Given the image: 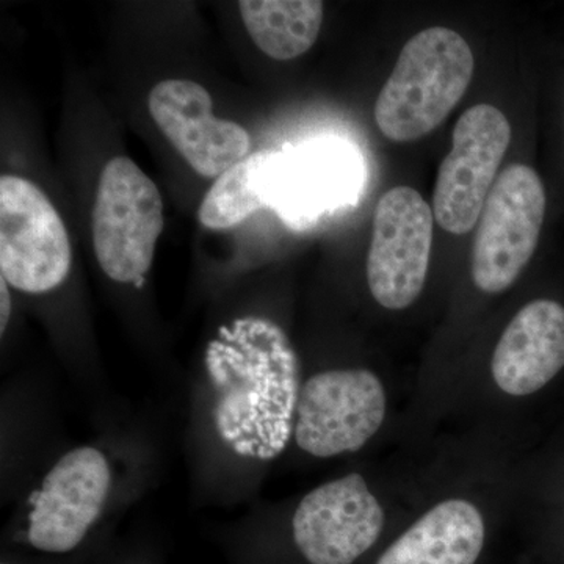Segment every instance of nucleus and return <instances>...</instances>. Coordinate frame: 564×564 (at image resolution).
<instances>
[{"mask_svg": "<svg viewBox=\"0 0 564 564\" xmlns=\"http://www.w3.org/2000/svg\"><path fill=\"white\" fill-rule=\"evenodd\" d=\"M210 426L237 458L272 462L293 437L299 404V356L269 318L220 326L204 355Z\"/></svg>", "mask_w": 564, "mask_h": 564, "instance_id": "obj_1", "label": "nucleus"}, {"mask_svg": "<svg viewBox=\"0 0 564 564\" xmlns=\"http://www.w3.org/2000/svg\"><path fill=\"white\" fill-rule=\"evenodd\" d=\"M474 66L473 50L458 32L415 33L375 102V121L386 139L408 143L443 124L469 88Z\"/></svg>", "mask_w": 564, "mask_h": 564, "instance_id": "obj_2", "label": "nucleus"}, {"mask_svg": "<svg viewBox=\"0 0 564 564\" xmlns=\"http://www.w3.org/2000/svg\"><path fill=\"white\" fill-rule=\"evenodd\" d=\"M162 231L158 185L131 159H111L99 177L93 207V245L102 272L140 288Z\"/></svg>", "mask_w": 564, "mask_h": 564, "instance_id": "obj_3", "label": "nucleus"}, {"mask_svg": "<svg viewBox=\"0 0 564 564\" xmlns=\"http://www.w3.org/2000/svg\"><path fill=\"white\" fill-rule=\"evenodd\" d=\"M545 188L532 166L513 163L489 192L473 248V280L480 291H507L536 251L543 228Z\"/></svg>", "mask_w": 564, "mask_h": 564, "instance_id": "obj_4", "label": "nucleus"}, {"mask_svg": "<svg viewBox=\"0 0 564 564\" xmlns=\"http://www.w3.org/2000/svg\"><path fill=\"white\" fill-rule=\"evenodd\" d=\"M73 251L46 195L22 177L0 180V273L17 291L46 293L68 278Z\"/></svg>", "mask_w": 564, "mask_h": 564, "instance_id": "obj_5", "label": "nucleus"}, {"mask_svg": "<svg viewBox=\"0 0 564 564\" xmlns=\"http://www.w3.org/2000/svg\"><path fill=\"white\" fill-rule=\"evenodd\" d=\"M386 417V391L366 369L326 370L302 386L293 437L315 458L358 452Z\"/></svg>", "mask_w": 564, "mask_h": 564, "instance_id": "obj_6", "label": "nucleus"}, {"mask_svg": "<svg viewBox=\"0 0 564 564\" xmlns=\"http://www.w3.org/2000/svg\"><path fill=\"white\" fill-rule=\"evenodd\" d=\"M510 143V121L497 107L478 104L459 117L433 193L434 220L444 231H473Z\"/></svg>", "mask_w": 564, "mask_h": 564, "instance_id": "obj_7", "label": "nucleus"}, {"mask_svg": "<svg viewBox=\"0 0 564 564\" xmlns=\"http://www.w3.org/2000/svg\"><path fill=\"white\" fill-rule=\"evenodd\" d=\"M113 473L93 445L66 452L32 494L25 540L46 554H68L85 540L109 500Z\"/></svg>", "mask_w": 564, "mask_h": 564, "instance_id": "obj_8", "label": "nucleus"}, {"mask_svg": "<svg viewBox=\"0 0 564 564\" xmlns=\"http://www.w3.org/2000/svg\"><path fill=\"white\" fill-rule=\"evenodd\" d=\"M434 214L421 193L400 185L375 207L367 282L375 302L402 311L419 299L429 274Z\"/></svg>", "mask_w": 564, "mask_h": 564, "instance_id": "obj_9", "label": "nucleus"}, {"mask_svg": "<svg viewBox=\"0 0 564 564\" xmlns=\"http://www.w3.org/2000/svg\"><path fill=\"white\" fill-rule=\"evenodd\" d=\"M358 188V159L336 140L274 151L263 176L267 209L293 231L310 229L323 215L344 207Z\"/></svg>", "mask_w": 564, "mask_h": 564, "instance_id": "obj_10", "label": "nucleus"}, {"mask_svg": "<svg viewBox=\"0 0 564 564\" xmlns=\"http://www.w3.org/2000/svg\"><path fill=\"white\" fill-rule=\"evenodd\" d=\"M383 527V508L356 473L306 494L292 519L293 541L310 564L358 562Z\"/></svg>", "mask_w": 564, "mask_h": 564, "instance_id": "obj_11", "label": "nucleus"}, {"mask_svg": "<svg viewBox=\"0 0 564 564\" xmlns=\"http://www.w3.org/2000/svg\"><path fill=\"white\" fill-rule=\"evenodd\" d=\"M212 98L193 80L159 82L148 96L152 120L182 158L204 177H220L248 158L250 135L237 122L212 113Z\"/></svg>", "mask_w": 564, "mask_h": 564, "instance_id": "obj_12", "label": "nucleus"}, {"mask_svg": "<svg viewBox=\"0 0 564 564\" xmlns=\"http://www.w3.org/2000/svg\"><path fill=\"white\" fill-rule=\"evenodd\" d=\"M563 367L564 306L547 299L525 304L494 350L491 373L497 388L508 395H532Z\"/></svg>", "mask_w": 564, "mask_h": 564, "instance_id": "obj_13", "label": "nucleus"}, {"mask_svg": "<svg viewBox=\"0 0 564 564\" xmlns=\"http://www.w3.org/2000/svg\"><path fill=\"white\" fill-rule=\"evenodd\" d=\"M485 536V519L475 505L445 500L406 530L377 564H475Z\"/></svg>", "mask_w": 564, "mask_h": 564, "instance_id": "obj_14", "label": "nucleus"}, {"mask_svg": "<svg viewBox=\"0 0 564 564\" xmlns=\"http://www.w3.org/2000/svg\"><path fill=\"white\" fill-rule=\"evenodd\" d=\"M239 9L256 46L273 61L306 54L321 33L323 2L318 0H242Z\"/></svg>", "mask_w": 564, "mask_h": 564, "instance_id": "obj_15", "label": "nucleus"}, {"mask_svg": "<svg viewBox=\"0 0 564 564\" xmlns=\"http://www.w3.org/2000/svg\"><path fill=\"white\" fill-rule=\"evenodd\" d=\"M273 155L270 150L254 152L217 177L199 206L202 225L229 229L248 220L254 212L267 209L263 176Z\"/></svg>", "mask_w": 564, "mask_h": 564, "instance_id": "obj_16", "label": "nucleus"}, {"mask_svg": "<svg viewBox=\"0 0 564 564\" xmlns=\"http://www.w3.org/2000/svg\"><path fill=\"white\" fill-rule=\"evenodd\" d=\"M0 302H2V307H0V333H2L3 336L11 315V295L9 284H7V281L3 280V278H0Z\"/></svg>", "mask_w": 564, "mask_h": 564, "instance_id": "obj_17", "label": "nucleus"}, {"mask_svg": "<svg viewBox=\"0 0 564 564\" xmlns=\"http://www.w3.org/2000/svg\"><path fill=\"white\" fill-rule=\"evenodd\" d=\"M2 564H11V563L3 562Z\"/></svg>", "mask_w": 564, "mask_h": 564, "instance_id": "obj_18", "label": "nucleus"}]
</instances>
